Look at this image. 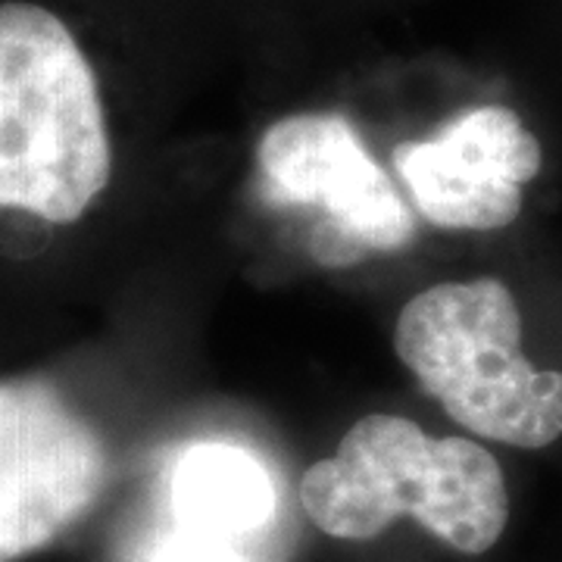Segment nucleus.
Here are the masks:
<instances>
[{
	"label": "nucleus",
	"mask_w": 562,
	"mask_h": 562,
	"mask_svg": "<svg viewBox=\"0 0 562 562\" xmlns=\"http://www.w3.org/2000/svg\"><path fill=\"white\" fill-rule=\"evenodd\" d=\"M301 503L338 541H372L409 516L465 557L487 553L509 522L506 479L487 447L431 438L391 413L353 422L338 453L303 472Z\"/></svg>",
	"instance_id": "nucleus-1"
},
{
	"label": "nucleus",
	"mask_w": 562,
	"mask_h": 562,
	"mask_svg": "<svg viewBox=\"0 0 562 562\" xmlns=\"http://www.w3.org/2000/svg\"><path fill=\"white\" fill-rule=\"evenodd\" d=\"M113 176L101 85L69 25L0 3V210L81 220Z\"/></svg>",
	"instance_id": "nucleus-2"
},
{
	"label": "nucleus",
	"mask_w": 562,
	"mask_h": 562,
	"mask_svg": "<svg viewBox=\"0 0 562 562\" xmlns=\"http://www.w3.org/2000/svg\"><path fill=\"white\" fill-rule=\"evenodd\" d=\"M394 350L425 394L472 435L541 450L562 435V372L522 353V316L501 279L443 281L401 310Z\"/></svg>",
	"instance_id": "nucleus-3"
},
{
	"label": "nucleus",
	"mask_w": 562,
	"mask_h": 562,
	"mask_svg": "<svg viewBox=\"0 0 562 562\" xmlns=\"http://www.w3.org/2000/svg\"><path fill=\"white\" fill-rule=\"evenodd\" d=\"M257 166L266 201L319 213L310 254L322 266H350L416 238L413 210L341 113L272 122L257 144Z\"/></svg>",
	"instance_id": "nucleus-4"
},
{
	"label": "nucleus",
	"mask_w": 562,
	"mask_h": 562,
	"mask_svg": "<svg viewBox=\"0 0 562 562\" xmlns=\"http://www.w3.org/2000/svg\"><path fill=\"white\" fill-rule=\"evenodd\" d=\"M113 465L98 428L44 379H0V562L47 550L101 503Z\"/></svg>",
	"instance_id": "nucleus-5"
},
{
	"label": "nucleus",
	"mask_w": 562,
	"mask_h": 562,
	"mask_svg": "<svg viewBox=\"0 0 562 562\" xmlns=\"http://www.w3.org/2000/svg\"><path fill=\"white\" fill-rule=\"evenodd\" d=\"M394 169L425 220L494 232L522 213V184L541 172V144L509 106H472L425 140L394 147Z\"/></svg>",
	"instance_id": "nucleus-6"
},
{
	"label": "nucleus",
	"mask_w": 562,
	"mask_h": 562,
	"mask_svg": "<svg viewBox=\"0 0 562 562\" xmlns=\"http://www.w3.org/2000/svg\"><path fill=\"white\" fill-rule=\"evenodd\" d=\"M172 501L191 535H247L272 519L276 487L257 457L232 443H194L179 460Z\"/></svg>",
	"instance_id": "nucleus-7"
},
{
	"label": "nucleus",
	"mask_w": 562,
	"mask_h": 562,
	"mask_svg": "<svg viewBox=\"0 0 562 562\" xmlns=\"http://www.w3.org/2000/svg\"><path fill=\"white\" fill-rule=\"evenodd\" d=\"M150 562H247L241 553L222 547L216 538H203V535H191V538H172L166 541L154 553Z\"/></svg>",
	"instance_id": "nucleus-8"
}]
</instances>
